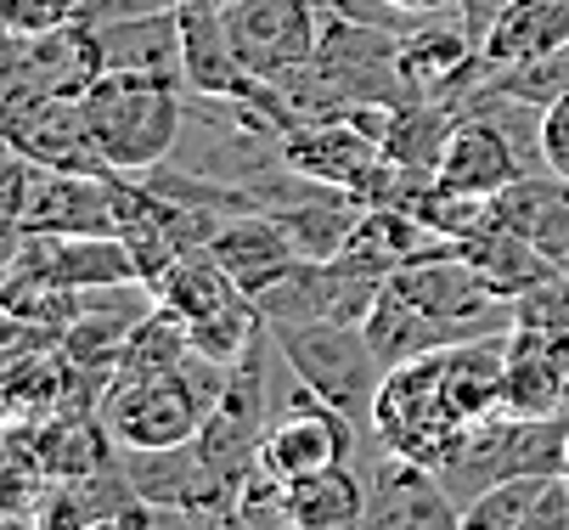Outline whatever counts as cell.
<instances>
[{"mask_svg":"<svg viewBox=\"0 0 569 530\" xmlns=\"http://www.w3.org/2000/svg\"><path fill=\"white\" fill-rule=\"evenodd\" d=\"M508 7H513V0H457V18H462V29H468L473 40H485V34H491V23H497Z\"/></svg>","mask_w":569,"mask_h":530,"instance_id":"4dcf8cb0","label":"cell"},{"mask_svg":"<svg viewBox=\"0 0 569 530\" xmlns=\"http://www.w3.org/2000/svg\"><path fill=\"white\" fill-rule=\"evenodd\" d=\"M563 40H569V0H513V7L491 23V34L479 40V51L497 73V68H519V62H530V57L563 46Z\"/></svg>","mask_w":569,"mask_h":530,"instance_id":"7402d4cb","label":"cell"},{"mask_svg":"<svg viewBox=\"0 0 569 530\" xmlns=\"http://www.w3.org/2000/svg\"><path fill=\"white\" fill-rule=\"evenodd\" d=\"M491 86L508 91V97H519V102H530V108L558 102L569 91V40L552 46V51H541V57H530V62H519V68H497Z\"/></svg>","mask_w":569,"mask_h":530,"instance_id":"484cf974","label":"cell"},{"mask_svg":"<svg viewBox=\"0 0 569 530\" xmlns=\"http://www.w3.org/2000/svg\"><path fill=\"white\" fill-rule=\"evenodd\" d=\"M395 7L412 18H440V12H457V0H395Z\"/></svg>","mask_w":569,"mask_h":530,"instance_id":"1f68e13d","label":"cell"},{"mask_svg":"<svg viewBox=\"0 0 569 530\" xmlns=\"http://www.w3.org/2000/svg\"><path fill=\"white\" fill-rule=\"evenodd\" d=\"M361 530H462V508L429 463H412L378 446V463L367 469Z\"/></svg>","mask_w":569,"mask_h":530,"instance_id":"9c48e42d","label":"cell"},{"mask_svg":"<svg viewBox=\"0 0 569 530\" xmlns=\"http://www.w3.org/2000/svg\"><path fill=\"white\" fill-rule=\"evenodd\" d=\"M563 412H569V384H563Z\"/></svg>","mask_w":569,"mask_h":530,"instance_id":"836d02e7","label":"cell"},{"mask_svg":"<svg viewBox=\"0 0 569 530\" xmlns=\"http://www.w3.org/2000/svg\"><path fill=\"white\" fill-rule=\"evenodd\" d=\"M7 97H86L108 62L91 23H62L46 34H7Z\"/></svg>","mask_w":569,"mask_h":530,"instance_id":"52a82bcc","label":"cell"},{"mask_svg":"<svg viewBox=\"0 0 569 530\" xmlns=\"http://www.w3.org/2000/svg\"><path fill=\"white\" fill-rule=\"evenodd\" d=\"M7 141L29 164L108 176V164L97 159L86 136V119H79V97H7Z\"/></svg>","mask_w":569,"mask_h":530,"instance_id":"7c38bea8","label":"cell"},{"mask_svg":"<svg viewBox=\"0 0 569 530\" xmlns=\"http://www.w3.org/2000/svg\"><path fill=\"white\" fill-rule=\"evenodd\" d=\"M530 170V159L519 153V141L485 113H462L446 136V153H440V170L435 181L440 187H457V192H473V198H497L502 187H513L519 176Z\"/></svg>","mask_w":569,"mask_h":530,"instance_id":"4fadbf2b","label":"cell"},{"mask_svg":"<svg viewBox=\"0 0 569 530\" xmlns=\"http://www.w3.org/2000/svg\"><path fill=\"white\" fill-rule=\"evenodd\" d=\"M97 530H130V524H124V519H119V524H97Z\"/></svg>","mask_w":569,"mask_h":530,"instance_id":"d6a6232c","label":"cell"},{"mask_svg":"<svg viewBox=\"0 0 569 530\" xmlns=\"http://www.w3.org/2000/svg\"><path fill=\"white\" fill-rule=\"evenodd\" d=\"M367 339H372V350H378V361L383 367H400V361H418V356H429V350H446V344H468V333L462 328H451V322H440V317H429V311H418L406 293H395L389 282H383V293L372 299V311H367Z\"/></svg>","mask_w":569,"mask_h":530,"instance_id":"ffe728a7","label":"cell"},{"mask_svg":"<svg viewBox=\"0 0 569 530\" xmlns=\"http://www.w3.org/2000/svg\"><path fill=\"white\" fill-rule=\"evenodd\" d=\"M541 159H547V170L569 176V91L541 108Z\"/></svg>","mask_w":569,"mask_h":530,"instance_id":"83f0119b","label":"cell"},{"mask_svg":"<svg viewBox=\"0 0 569 530\" xmlns=\"http://www.w3.org/2000/svg\"><path fill=\"white\" fill-rule=\"evenodd\" d=\"M97 40H102L108 73H170V80H181V18H176V7L102 23Z\"/></svg>","mask_w":569,"mask_h":530,"instance_id":"44dd1931","label":"cell"},{"mask_svg":"<svg viewBox=\"0 0 569 530\" xmlns=\"http://www.w3.org/2000/svg\"><path fill=\"white\" fill-rule=\"evenodd\" d=\"M497 220L525 232L552 266H563L569 260V176L525 170L513 187L497 192Z\"/></svg>","mask_w":569,"mask_h":530,"instance_id":"ac0fdd59","label":"cell"},{"mask_svg":"<svg viewBox=\"0 0 569 530\" xmlns=\"http://www.w3.org/2000/svg\"><path fill=\"white\" fill-rule=\"evenodd\" d=\"M569 384V333L552 328H508V367H502V412L508 418H552L563 412Z\"/></svg>","mask_w":569,"mask_h":530,"instance_id":"5bb4252c","label":"cell"},{"mask_svg":"<svg viewBox=\"0 0 569 530\" xmlns=\"http://www.w3.org/2000/svg\"><path fill=\"white\" fill-rule=\"evenodd\" d=\"M271 339H277V350H282V361L299 384H310L350 423H372V407H378L389 367L378 361L361 322H277Z\"/></svg>","mask_w":569,"mask_h":530,"instance_id":"277c9868","label":"cell"},{"mask_svg":"<svg viewBox=\"0 0 569 530\" xmlns=\"http://www.w3.org/2000/svg\"><path fill=\"white\" fill-rule=\"evenodd\" d=\"M152 299H158V306H170V311H181L187 322H203V317L237 306L242 288H237V277H231L209 249H192V254H181L164 277L152 282ZM249 299H254V293H249Z\"/></svg>","mask_w":569,"mask_h":530,"instance_id":"603a6c76","label":"cell"},{"mask_svg":"<svg viewBox=\"0 0 569 530\" xmlns=\"http://www.w3.org/2000/svg\"><path fill=\"white\" fill-rule=\"evenodd\" d=\"M124 486L147 502H164V508H209V502H226V486L209 458L198 451V440L187 446H158V451H130L124 458Z\"/></svg>","mask_w":569,"mask_h":530,"instance_id":"2e32d148","label":"cell"},{"mask_svg":"<svg viewBox=\"0 0 569 530\" xmlns=\"http://www.w3.org/2000/svg\"><path fill=\"white\" fill-rule=\"evenodd\" d=\"M457 254L485 277V288H491L497 299H508V306H513L519 293H530L541 277L558 271V266H552L525 232H513V226H502V220H491V226H479L473 238H462Z\"/></svg>","mask_w":569,"mask_h":530,"instance_id":"d6986e66","label":"cell"},{"mask_svg":"<svg viewBox=\"0 0 569 530\" xmlns=\"http://www.w3.org/2000/svg\"><path fill=\"white\" fill-rule=\"evenodd\" d=\"M176 7H187V0H176ZM214 7H220V0H214Z\"/></svg>","mask_w":569,"mask_h":530,"instance_id":"e575fe53","label":"cell"},{"mask_svg":"<svg viewBox=\"0 0 569 530\" xmlns=\"http://www.w3.org/2000/svg\"><path fill=\"white\" fill-rule=\"evenodd\" d=\"M220 18L237 46V62L254 80L282 86L288 73L316 62V40H321L316 0H220Z\"/></svg>","mask_w":569,"mask_h":530,"instance_id":"5b68a950","label":"cell"},{"mask_svg":"<svg viewBox=\"0 0 569 530\" xmlns=\"http://www.w3.org/2000/svg\"><path fill=\"white\" fill-rule=\"evenodd\" d=\"M192 91L170 73H102L79 97V119L108 176H147L158 170L187 136Z\"/></svg>","mask_w":569,"mask_h":530,"instance_id":"6da1fadb","label":"cell"},{"mask_svg":"<svg viewBox=\"0 0 569 530\" xmlns=\"http://www.w3.org/2000/svg\"><path fill=\"white\" fill-rule=\"evenodd\" d=\"M18 232H51V238H119L113 209V176L97 170H29V198Z\"/></svg>","mask_w":569,"mask_h":530,"instance_id":"30bf717a","label":"cell"},{"mask_svg":"<svg viewBox=\"0 0 569 530\" xmlns=\"http://www.w3.org/2000/svg\"><path fill=\"white\" fill-rule=\"evenodd\" d=\"M91 0H0V23L7 34H46L62 23H79Z\"/></svg>","mask_w":569,"mask_h":530,"instance_id":"4316f807","label":"cell"},{"mask_svg":"<svg viewBox=\"0 0 569 530\" xmlns=\"http://www.w3.org/2000/svg\"><path fill=\"white\" fill-rule=\"evenodd\" d=\"M226 378H231L226 361H214V356H203V350H187L176 367L108 390L97 418L108 423V440L124 446V451L187 446V440L203 434L209 412L220 407Z\"/></svg>","mask_w":569,"mask_h":530,"instance_id":"7a4b0ae2","label":"cell"},{"mask_svg":"<svg viewBox=\"0 0 569 530\" xmlns=\"http://www.w3.org/2000/svg\"><path fill=\"white\" fill-rule=\"evenodd\" d=\"M176 18H181V80H187V91L237 97L254 80V73L237 62V46L226 34V18H220L214 0H187V7H176Z\"/></svg>","mask_w":569,"mask_h":530,"instance_id":"e0dca14e","label":"cell"},{"mask_svg":"<svg viewBox=\"0 0 569 530\" xmlns=\"http://www.w3.org/2000/svg\"><path fill=\"white\" fill-rule=\"evenodd\" d=\"M547 480H558V474H519V480H502L491 491H479L462 508V530H530L536 508L547 497Z\"/></svg>","mask_w":569,"mask_h":530,"instance_id":"d4e9b609","label":"cell"},{"mask_svg":"<svg viewBox=\"0 0 569 530\" xmlns=\"http://www.w3.org/2000/svg\"><path fill=\"white\" fill-rule=\"evenodd\" d=\"M367 429H372L378 446L400 451V458H412V463H429L435 474H446V469L457 463V451H462V440L473 434V423H462L457 407H451V396H446L440 350L389 367Z\"/></svg>","mask_w":569,"mask_h":530,"instance_id":"3957f363","label":"cell"},{"mask_svg":"<svg viewBox=\"0 0 569 530\" xmlns=\"http://www.w3.org/2000/svg\"><path fill=\"white\" fill-rule=\"evenodd\" d=\"M282 164L321 181V187H345L361 198V187L378 176L383 164V141L367 136L356 119L345 113H321V119H305L282 136Z\"/></svg>","mask_w":569,"mask_h":530,"instance_id":"8fae6325","label":"cell"},{"mask_svg":"<svg viewBox=\"0 0 569 530\" xmlns=\"http://www.w3.org/2000/svg\"><path fill=\"white\" fill-rule=\"evenodd\" d=\"M209 254L237 277V288L242 293H266L282 271H293L305 254H299V243L288 238V226L271 214V209H254V214H231L220 232L209 238Z\"/></svg>","mask_w":569,"mask_h":530,"instance_id":"9a60e30c","label":"cell"},{"mask_svg":"<svg viewBox=\"0 0 569 530\" xmlns=\"http://www.w3.org/2000/svg\"><path fill=\"white\" fill-rule=\"evenodd\" d=\"M187 350H192V322H187L181 311H170V306H152V311L130 328L124 356H119V367H113V384H108V390L136 384V378H152V372L176 367Z\"/></svg>","mask_w":569,"mask_h":530,"instance_id":"cb8c5ba5","label":"cell"},{"mask_svg":"<svg viewBox=\"0 0 569 530\" xmlns=\"http://www.w3.org/2000/svg\"><path fill=\"white\" fill-rule=\"evenodd\" d=\"M12 282L23 288H119L141 282L130 249L119 238H51V232H18L12 238Z\"/></svg>","mask_w":569,"mask_h":530,"instance_id":"ba28073f","label":"cell"},{"mask_svg":"<svg viewBox=\"0 0 569 530\" xmlns=\"http://www.w3.org/2000/svg\"><path fill=\"white\" fill-rule=\"evenodd\" d=\"M164 7H176V0H91V7H86V18H79V23H91V29H102V23H119V18H141V12H164Z\"/></svg>","mask_w":569,"mask_h":530,"instance_id":"f1b7e54d","label":"cell"},{"mask_svg":"<svg viewBox=\"0 0 569 530\" xmlns=\"http://www.w3.org/2000/svg\"><path fill=\"white\" fill-rule=\"evenodd\" d=\"M356 429L339 407H328L310 384H299L282 407V418L266 429V446H260V474L271 486H299L333 463H350V446H356Z\"/></svg>","mask_w":569,"mask_h":530,"instance_id":"8992f818","label":"cell"},{"mask_svg":"<svg viewBox=\"0 0 569 530\" xmlns=\"http://www.w3.org/2000/svg\"><path fill=\"white\" fill-rule=\"evenodd\" d=\"M40 530H97V524H91L86 508H79L73 491H57V497L40 508Z\"/></svg>","mask_w":569,"mask_h":530,"instance_id":"f546056e","label":"cell"}]
</instances>
